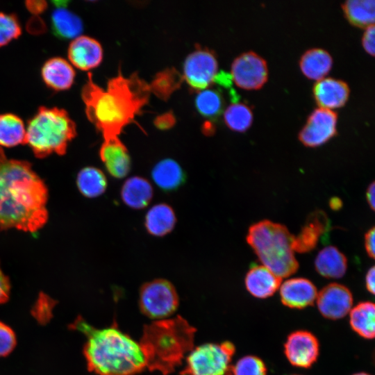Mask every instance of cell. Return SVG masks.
Segmentation results:
<instances>
[{
	"mask_svg": "<svg viewBox=\"0 0 375 375\" xmlns=\"http://www.w3.org/2000/svg\"><path fill=\"white\" fill-rule=\"evenodd\" d=\"M48 191L26 160L8 158L0 147V230L35 232L47 222Z\"/></svg>",
	"mask_w": 375,
	"mask_h": 375,
	"instance_id": "6da1fadb",
	"label": "cell"
},
{
	"mask_svg": "<svg viewBox=\"0 0 375 375\" xmlns=\"http://www.w3.org/2000/svg\"><path fill=\"white\" fill-rule=\"evenodd\" d=\"M150 93L149 84L138 72L124 77L119 66L117 76L108 80L106 90L97 85L88 73L81 97L88 119L108 140L118 137L124 126L135 122Z\"/></svg>",
	"mask_w": 375,
	"mask_h": 375,
	"instance_id": "7a4b0ae2",
	"label": "cell"
},
{
	"mask_svg": "<svg viewBox=\"0 0 375 375\" xmlns=\"http://www.w3.org/2000/svg\"><path fill=\"white\" fill-rule=\"evenodd\" d=\"M74 327L84 333V355L90 371L98 375H135L147 368L139 342L122 332L115 322L97 329L79 318Z\"/></svg>",
	"mask_w": 375,
	"mask_h": 375,
	"instance_id": "3957f363",
	"label": "cell"
},
{
	"mask_svg": "<svg viewBox=\"0 0 375 375\" xmlns=\"http://www.w3.org/2000/svg\"><path fill=\"white\" fill-rule=\"evenodd\" d=\"M196 328L178 315L144 326L139 342L147 368L163 375L173 372L193 349Z\"/></svg>",
	"mask_w": 375,
	"mask_h": 375,
	"instance_id": "277c9868",
	"label": "cell"
},
{
	"mask_svg": "<svg viewBox=\"0 0 375 375\" xmlns=\"http://www.w3.org/2000/svg\"><path fill=\"white\" fill-rule=\"evenodd\" d=\"M293 239L286 226L265 219L251 225L247 237L262 265L280 278L290 276L298 269Z\"/></svg>",
	"mask_w": 375,
	"mask_h": 375,
	"instance_id": "5b68a950",
	"label": "cell"
},
{
	"mask_svg": "<svg viewBox=\"0 0 375 375\" xmlns=\"http://www.w3.org/2000/svg\"><path fill=\"white\" fill-rule=\"evenodd\" d=\"M76 133V124L65 110L40 106L28 122L25 144L38 158L63 155Z\"/></svg>",
	"mask_w": 375,
	"mask_h": 375,
	"instance_id": "8992f818",
	"label": "cell"
},
{
	"mask_svg": "<svg viewBox=\"0 0 375 375\" xmlns=\"http://www.w3.org/2000/svg\"><path fill=\"white\" fill-rule=\"evenodd\" d=\"M235 348L231 342L207 343L192 349L181 375H228Z\"/></svg>",
	"mask_w": 375,
	"mask_h": 375,
	"instance_id": "52a82bcc",
	"label": "cell"
},
{
	"mask_svg": "<svg viewBox=\"0 0 375 375\" xmlns=\"http://www.w3.org/2000/svg\"><path fill=\"white\" fill-rule=\"evenodd\" d=\"M178 296L167 280L154 279L143 284L140 290L139 306L141 312L153 319L171 316L178 306Z\"/></svg>",
	"mask_w": 375,
	"mask_h": 375,
	"instance_id": "ba28073f",
	"label": "cell"
},
{
	"mask_svg": "<svg viewBox=\"0 0 375 375\" xmlns=\"http://www.w3.org/2000/svg\"><path fill=\"white\" fill-rule=\"evenodd\" d=\"M218 62L214 52L198 47L185 58L183 63V79L191 88L206 89L217 74Z\"/></svg>",
	"mask_w": 375,
	"mask_h": 375,
	"instance_id": "9c48e42d",
	"label": "cell"
},
{
	"mask_svg": "<svg viewBox=\"0 0 375 375\" xmlns=\"http://www.w3.org/2000/svg\"><path fill=\"white\" fill-rule=\"evenodd\" d=\"M231 76L234 83L244 90H258L268 78L266 60L253 51L237 56L231 64Z\"/></svg>",
	"mask_w": 375,
	"mask_h": 375,
	"instance_id": "30bf717a",
	"label": "cell"
},
{
	"mask_svg": "<svg viewBox=\"0 0 375 375\" xmlns=\"http://www.w3.org/2000/svg\"><path fill=\"white\" fill-rule=\"evenodd\" d=\"M337 122V112L329 109L316 108L299 131V140L306 147H319L336 135Z\"/></svg>",
	"mask_w": 375,
	"mask_h": 375,
	"instance_id": "8fae6325",
	"label": "cell"
},
{
	"mask_svg": "<svg viewBox=\"0 0 375 375\" xmlns=\"http://www.w3.org/2000/svg\"><path fill=\"white\" fill-rule=\"evenodd\" d=\"M284 352L292 365L308 368L316 362L319 356V342L310 332L297 331L288 336L284 344Z\"/></svg>",
	"mask_w": 375,
	"mask_h": 375,
	"instance_id": "7c38bea8",
	"label": "cell"
},
{
	"mask_svg": "<svg viewBox=\"0 0 375 375\" xmlns=\"http://www.w3.org/2000/svg\"><path fill=\"white\" fill-rule=\"evenodd\" d=\"M316 301L319 312L324 317L335 320L350 312L353 297L346 286L333 283L326 285L317 293Z\"/></svg>",
	"mask_w": 375,
	"mask_h": 375,
	"instance_id": "4fadbf2b",
	"label": "cell"
},
{
	"mask_svg": "<svg viewBox=\"0 0 375 375\" xmlns=\"http://www.w3.org/2000/svg\"><path fill=\"white\" fill-rule=\"evenodd\" d=\"M67 56L72 65L87 71L100 65L103 59V49L94 38L80 35L70 42Z\"/></svg>",
	"mask_w": 375,
	"mask_h": 375,
	"instance_id": "5bb4252c",
	"label": "cell"
},
{
	"mask_svg": "<svg viewBox=\"0 0 375 375\" xmlns=\"http://www.w3.org/2000/svg\"><path fill=\"white\" fill-rule=\"evenodd\" d=\"M331 223L322 210L312 212L308 217L304 226L297 236H294L293 251L306 253L313 250L321 236H325L330 230Z\"/></svg>",
	"mask_w": 375,
	"mask_h": 375,
	"instance_id": "9a60e30c",
	"label": "cell"
},
{
	"mask_svg": "<svg viewBox=\"0 0 375 375\" xmlns=\"http://www.w3.org/2000/svg\"><path fill=\"white\" fill-rule=\"evenodd\" d=\"M99 156L108 172L114 178H122L131 169V161L126 146L119 137L104 140Z\"/></svg>",
	"mask_w": 375,
	"mask_h": 375,
	"instance_id": "2e32d148",
	"label": "cell"
},
{
	"mask_svg": "<svg viewBox=\"0 0 375 375\" xmlns=\"http://www.w3.org/2000/svg\"><path fill=\"white\" fill-rule=\"evenodd\" d=\"M312 92L319 108L331 110L340 108L346 103L350 89L344 81L328 77L317 81Z\"/></svg>",
	"mask_w": 375,
	"mask_h": 375,
	"instance_id": "e0dca14e",
	"label": "cell"
},
{
	"mask_svg": "<svg viewBox=\"0 0 375 375\" xmlns=\"http://www.w3.org/2000/svg\"><path fill=\"white\" fill-rule=\"evenodd\" d=\"M280 286L281 302L291 308L301 309L311 306L317 296L315 285L305 278H290Z\"/></svg>",
	"mask_w": 375,
	"mask_h": 375,
	"instance_id": "ac0fdd59",
	"label": "cell"
},
{
	"mask_svg": "<svg viewBox=\"0 0 375 375\" xmlns=\"http://www.w3.org/2000/svg\"><path fill=\"white\" fill-rule=\"evenodd\" d=\"M41 76L48 88L56 91H63L72 87L76 72L67 60L61 57H53L43 64Z\"/></svg>",
	"mask_w": 375,
	"mask_h": 375,
	"instance_id": "d6986e66",
	"label": "cell"
},
{
	"mask_svg": "<svg viewBox=\"0 0 375 375\" xmlns=\"http://www.w3.org/2000/svg\"><path fill=\"white\" fill-rule=\"evenodd\" d=\"M56 8L51 16L53 33L59 39H74L80 36L83 30V24L76 14L68 10L67 1H54Z\"/></svg>",
	"mask_w": 375,
	"mask_h": 375,
	"instance_id": "ffe728a7",
	"label": "cell"
},
{
	"mask_svg": "<svg viewBox=\"0 0 375 375\" xmlns=\"http://www.w3.org/2000/svg\"><path fill=\"white\" fill-rule=\"evenodd\" d=\"M244 282L251 295L265 299L273 295L280 288L281 278L263 265H256L247 273Z\"/></svg>",
	"mask_w": 375,
	"mask_h": 375,
	"instance_id": "44dd1931",
	"label": "cell"
},
{
	"mask_svg": "<svg viewBox=\"0 0 375 375\" xmlns=\"http://www.w3.org/2000/svg\"><path fill=\"white\" fill-rule=\"evenodd\" d=\"M120 195L123 202L133 209H142L151 201L153 190L151 184L141 176H132L123 184Z\"/></svg>",
	"mask_w": 375,
	"mask_h": 375,
	"instance_id": "7402d4cb",
	"label": "cell"
},
{
	"mask_svg": "<svg viewBox=\"0 0 375 375\" xmlns=\"http://www.w3.org/2000/svg\"><path fill=\"white\" fill-rule=\"evenodd\" d=\"M176 222V217L173 208L165 203L153 206L144 218L147 232L156 237H162L170 233Z\"/></svg>",
	"mask_w": 375,
	"mask_h": 375,
	"instance_id": "603a6c76",
	"label": "cell"
},
{
	"mask_svg": "<svg viewBox=\"0 0 375 375\" xmlns=\"http://www.w3.org/2000/svg\"><path fill=\"white\" fill-rule=\"evenodd\" d=\"M315 267L317 272L325 278H339L346 273L347 260L338 248L328 246L317 255Z\"/></svg>",
	"mask_w": 375,
	"mask_h": 375,
	"instance_id": "cb8c5ba5",
	"label": "cell"
},
{
	"mask_svg": "<svg viewBox=\"0 0 375 375\" xmlns=\"http://www.w3.org/2000/svg\"><path fill=\"white\" fill-rule=\"evenodd\" d=\"M333 65V58L325 49L312 48L303 53L299 60L302 73L308 78L319 80L329 72Z\"/></svg>",
	"mask_w": 375,
	"mask_h": 375,
	"instance_id": "d4e9b609",
	"label": "cell"
},
{
	"mask_svg": "<svg viewBox=\"0 0 375 375\" xmlns=\"http://www.w3.org/2000/svg\"><path fill=\"white\" fill-rule=\"evenodd\" d=\"M151 176L155 183L164 191L174 190L185 181L182 168L170 158L158 162L153 168Z\"/></svg>",
	"mask_w": 375,
	"mask_h": 375,
	"instance_id": "484cf974",
	"label": "cell"
},
{
	"mask_svg": "<svg viewBox=\"0 0 375 375\" xmlns=\"http://www.w3.org/2000/svg\"><path fill=\"white\" fill-rule=\"evenodd\" d=\"M349 322L352 329L365 339H374L375 335V308L370 301L360 302L349 312Z\"/></svg>",
	"mask_w": 375,
	"mask_h": 375,
	"instance_id": "4316f807",
	"label": "cell"
},
{
	"mask_svg": "<svg viewBox=\"0 0 375 375\" xmlns=\"http://www.w3.org/2000/svg\"><path fill=\"white\" fill-rule=\"evenodd\" d=\"M26 128L23 120L12 113L0 115V146L12 147L25 144Z\"/></svg>",
	"mask_w": 375,
	"mask_h": 375,
	"instance_id": "83f0119b",
	"label": "cell"
},
{
	"mask_svg": "<svg viewBox=\"0 0 375 375\" xmlns=\"http://www.w3.org/2000/svg\"><path fill=\"white\" fill-rule=\"evenodd\" d=\"M342 8L347 19L352 25L366 28L374 22L375 2L374 0H349Z\"/></svg>",
	"mask_w": 375,
	"mask_h": 375,
	"instance_id": "f1b7e54d",
	"label": "cell"
},
{
	"mask_svg": "<svg viewBox=\"0 0 375 375\" xmlns=\"http://www.w3.org/2000/svg\"><path fill=\"white\" fill-rule=\"evenodd\" d=\"M76 184L85 197L94 198L102 194L107 188V178L103 172L94 167H85L77 175Z\"/></svg>",
	"mask_w": 375,
	"mask_h": 375,
	"instance_id": "f546056e",
	"label": "cell"
},
{
	"mask_svg": "<svg viewBox=\"0 0 375 375\" xmlns=\"http://www.w3.org/2000/svg\"><path fill=\"white\" fill-rule=\"evenodd\" d=\"M183 81V75L176 68H166L155 75L149 88L156 96L166 101L181 87Z\"/></svg>",
	"mask_w": 375,
	"mask_h": 375,
	"instance_id": "4dcf8cb0",
	"label": "cell"
},
{
	"mask_svg": "<svg viewBox=\"0 0 375 375\" xmlns=\"http://www.w3.org/2000/svg\"><path fill=\"white\" fill-rule=\"evenodd\" d=\"M197 111L203 117L214 119L222 112L224 100L222 94L217 90L204 89L200 90L194 100Z\"/></svg>",
	"mask_w": 375,
	"mask_h": 375,
	"instance_id": "1f68e13d",
	"label": "cell"
},
{
	"mask_svg": "<svg viewBox=\"0 0 375 375\" xmlns=\"http://www.w3.org/2000/svg\"><path fill=\"white\" fill-rule=\"evenodd\" d=\"M253 115L251 108L244 103L235 102L228 106L224 114L226 125L237 132H244L252 124Z\"/></svg>",
	"mask_w": 375,
	"mask_h": 375,
	"instance_id": "d6a6232c",
	"label": "cell"
},
{
	"mask_svg": "<svg viewBox=\"0 0 375 375\" xmlns=\"http://www.w3.org/2000/svg\"><path fill=\"white\" fill-rule=\"evenodd\" d=\"M228 375H267V367L258 357L245 356L231 366Z\"/></svg>",
	"mask_w": 375,
	"mask_h": 375,
	"instance_id": "836d02e7",
	"label": "cell"
},
{
	"mask_svg": "<svg viewBox=\"0 0 375 375\" xmlns=\"http://www.w3.org/2000/svg\"><path fill=\"white\" fill-rule=\"evenodd\" d=\"M22 32L20 22L15 14L0 12V47L17 39Z\"/></svg>",
	"mask_w": 375,
	"mask_h": 375,
	"instance_id": "e575fe53",
	"label": "cell"
},
{
	"mask_svg": "<svg viewBox=\"0 0 375 375\" xmlns=\"http://www.w3.org/2000/svg\"><path fill=\"white\" fill-rule=\"evenodd\" d=\"M16 344V338L13 331L0 322V356L9 354Z\"/></svg>",
	"mask_w": 375,
	"mask_h": 375,
	"instance_id": "d590c367",
	"label": "cell"
},
{
	"mask_svg": "<svg viewBox=\"0 0 375 375\" xmlns=\"http://www.w3.org/2000/svg\"><path fill=\"white\" fill-rule=\"evenodd\" d=\"M176 123V117L172 111H167L157 116L154 121V125L160 130H167L174 126Z\"/></svg>",
	"mask_w": 375,
	"mask_h": 375,
	"instance_id": "8d00e7d4",
	"label": "cell"
},
{
	"mask_svg": "<svg viewBox=\"0 0 375 375\" xmlns=\"http://www.w3.org/2000/svg\"><path fill=\"white\" fill-rule=\"evenodd\" d=\"M362 44L369 54L374 56V24L365 28L362 38Z\"/></svg>",
	"mask_w": 375,
	"mask_h": 375,
	"instance_id": "74e56055",
	"label": "cell"
},
{
	"mask_svg": "<svg viewBox=\"0 0 375 375\" xmlns=\"http://www.w3.org/2000/svg\"><path fill=\"white\" fill-rule=\"evenodd\" d=\"M27 29L31 33L40 34L46 29L44 21L38 16H33L27 24Z\"/></svg>",
	"mask_w": 375,
	"mask_h": 375,
	"instance_id": "f35d334b",
	"label": "cell"
},
{
	"mask_svg": "<svg viewBox=\"0 0 375 375\" xmlns=\"http://www.w3.org/2000/svg\"><path fill=\"white\" fill-rule=\"evenodd\" d=\"M374 240L375 228L372 227L365 235V247L368 256L372 258H374L375 255Z\"/></svg>",
	"mask_w": 375,
	"mask_h": 375,
	"instance_id": "ab89813d",
	"label": "cell"
},
{
	"mask_svg": "<svg viewBox=\"0 0 375 375\" xmlns=\"http://www.w3.org/2000/svg\"><path fill=\"white\" fill-rule=\"evenodd\" d=\"M25 4L28 10L35 15L42 13L47 8L45 1H26Z\"/></svg>",
	"mask_w": 375,
	"mask_h": 375,
	"instance_id": "60d3db41",
	"label": "cell"
},
{
	"mask_svg": "<svg viewBox=\"0 0 375 375\" xmlns=\"http://www.w3.org/2000/svg\"><path fill=\"white\" fill-rule=\"evenodd\" d=\"M9 292L10 283L8 278L0 267V303H3L8 299Z\"/></svg>",
	"mask_w": 375,
	"mask_h": 375,
	"instance_id": "b9f144b4",
	"label": "cell"
},
{
	"mask_svg": "<svg viewBox=\"0 0 375 375\" xmlns=\"http://www.w3.org/2000/svg\"><path fill=\"white\" fill-rule=\"evenodd\" d=\"M374 266H372L365 276V285L367 290L372 294H374Z\"/></svg>",
	"mask_w": 375,
	"mask_h": 375,
	"instance_id": "7bdbcfd3",
	"label": "cell"
},
{
	"mask_svg": "<svg viewBox=\"0 0 375 375\" xmlns=\"http://www.w3.org/2000/svg\"><path fill=\"white\" fill-rule=\"evenodd\" d=\"M367 201L372 210L375 209V183L372 182L367 190Z\"/></svg>",
	"mask_w": 375,
	"mask_h": 375,
	"instance_id": "ee69618b",
	"label": "cell"
},
{
	"mask_svg": "<svg viewBox=\"0 0 375 375\" xmlns=\"http://www.w3.org/2000/svg\"><path fill=\"white\" fill-rule=\"evenodd\" d=\"M329 206L331 209L334 210H338L341 208L342 206V202L340 199L338 197H333L330 199Z\"/></svg>",
	"mask_w": 375,
	"mask_h": 375,
	"instance_id": "f6af8a7d",
	"label": "cell"
},
{
	"mask_svg": "<svg viewBox=\"0 0 375 375\" xmlns=\"http://www.w3.org/2000/svg\"><path fill=\"white\" fill-rule=\"evenodd\" d=\"M203 132L204 134L210 135L215 132L214 124L210 122H206L203 126Z\"/></svg>",
	"mask_w": 375,
	"mask_h": 375,
	"instance_id": "bcb514c9",
	"label": "cell"
},
{
	"mask_svg": "<svg viewBox=\"0 0 375 375\" xmlns=\"http://www.w3.org/2000/svg\"><path fill=\"white\" fill-rule=\"evenodd\" d=\"M353 375H370V374H369L367 373H365V372H359V373H356V374H354Z\"/></svg>",
	"mask_w": 375,
	"mask_h": 375,
	"instance_id": "7dc6e473",
	"label": "cell"
}]
</instances>
